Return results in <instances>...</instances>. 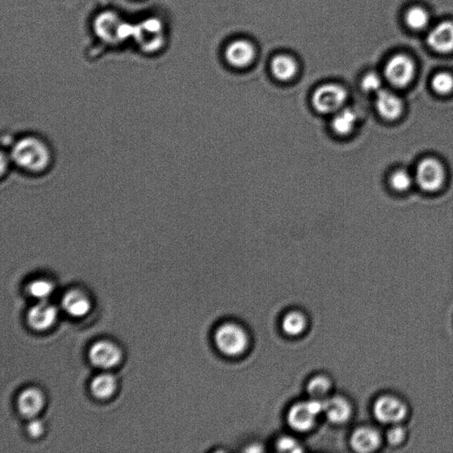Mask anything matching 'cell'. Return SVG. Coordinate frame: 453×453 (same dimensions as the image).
I'll return each instance as SVG.
<instances>
[{"mask_svg":"<svg viewBox=\"0 0 453 453\" xmlns=\"http://www.w3.org/2000/svg\"><path fill=\"white\" fill-rule=\"evenodd\" d=\"M117 386L115 377L111 374H102L91 383V392L97 398H108L115 393Z\"/></svg>","mask_w":453,"mask_h":453,"instance_id":"44dd1931","label":"cell"},{"mask_svg":"<svg viewBox=\"0 0 453 453\" xmlns=\"http://www.w3.org/2000/svg\"><path fill=\"white\" fill-rule=\"evenodd\" d=\"M124 20L115 12L104 11L97 15L93 21V30L99 39L108 44L121 43L119 30Z\"/></svg>","mask_w":453,"mask_h":453,"instance_id":"30bf717a","label":"cell"},{"mask_svg":"<svg viewBox=\"0 0 453 453\" xmlns=\"http://www.w3.org/2000/svg\"><path fill=\"white\" fill-rule=\"evenodd\" d=\"M331 116L330 128L336 136L341 137L350 136L356 128L358 115L354 109L345 106Z\"/></svg>","mask_w":453,"mask_h":453,"instance_id":"2e32d148","label":"cell"},{"mask_svg":"<svg viewBox=\"0 0 453 453\" xmlns=\"http://www.w3.org/2000/svg\"><path fill=\"white\" fill-rule=\"evenodd\" d=\"M392 187L396 191H405L413 184V178L405 170H396L389 179Z\"/></svg>","mask_w":453,"mask_h":453,"instance_id":"484cf974","label":"cell"},{"mask_svg":"<svg viewBox=\"0 0 453 453\" xmlns=\"http://www.w3.org/2000/svg\"><path fill=\"white\" fill-rule=\"evenodd\" d=\"M45 427L39 420H32L28 425V432L31 436L39 437L44 433Z\"/></svg>","mask_w":453,"mask_h":453,"instance_id":"4dcf8cb0","label":"cell"},{"mask_svg":"<svg viewBox=\"0 0 453 453\" xmlns=\"http://www.w3.org/2000/svg\"><path fill=\"white\" fill-rule=\"evenodd\" d=\"M278 449L282 452H300L302 449L294 438L289 436H283L276 443Z\"/></svg>","mask_w":453,"mask_h":453,"instance_id":"f546056e","label":"cell"},{"mask_svg":"<svg viewBox=\"0 0 453 453\" xmlns=\"http://www.w3.org/2000/svg\"><path fill=\"white\" fill-rule=\"evenodd\" d=\"M330 382L324 376L314 377L307 386L308 394L311 399L316 401H325V398L329 392Z\"/></svg>","mask_w":453,"mask_h":453,"instance_id":"603a6c76","label":"cell"},{"mask_svg":"<svg viewBox=\"0 0 453 453\" xmlns=\"http://www.w3.org/2000/svg\"><path fill=\"white\" fill-rule=\"evenodd\" d=\"M414 71L413 61L407 56L398 55L387 63L385 74L387 80L394 86L404 87L413 79Z\"/></svg>","mask_w":453,"mask_h":453,"instance_id":"9c48e42d","label":"cell"},{"mask_svg":"<svg viewBox=\"0 0 453 453\" xmlns=\"http://www.w3.org/2000/svg\"><path fill=\"white\" fill-rule=\"evenodd\" d=\"M429 15L425 9L420 6L409 9L407 15H405V21L407 24L413 30H423L429 23Z\"/></svg>","mask_w":453,"mask_h":453,"instance_id":"cb8c5ba5","label":"cell"},{"mask_svg":"<svg viewBox=\"0 0 453 453\" xmlns=\"http://www.w3.org/2000/svg\"><path fill=\"white\" fill-rule=\"evenodd\" d=\"M407 432L404 427L399 426V425H392L391 429L387 432L386 438L389 445L392 446L401 445L405 441Z\"/></svg>","mask_w":453,"mask_h":453,"instance_id":"f1b7e54d","label":"cell"},{"mask_svg":"<svg viewBox=\"0 0 453 453\" xmlns=\"http://www.w3.org/2000/svg\"><path fill=\"white\" fill-rule=\"evenodd\" d=\"M306 328V319L303 314L298 311H291L286 314L282 320V329L286 334L291 336L300 335Z\"/></svg>","mask_w":453,"mask_h":453,"instance_id":"7402d4cb","label":"cell"},{"mask_svg":"<svg viewBox=\"0 0 453 453\" xmlns=\"http://www.w3.org/2000/svg\"><path fill=\"white\" fill-rule=\"evenodd\" d=\"M407 412L405 403L395 396H380L374 405V416L383 424L401 423L407 417Z\"/></svg>","mask_w":453,"mask_h":453,"instance_id":"8992f818","label":"cell"},{"mask_svg":"<svg viewBox=\"0 0 453 453\" xmlns=\"http://www.w3.org/2000/svg\"><path fill=\"white\" fill-rule=\"evenodd\" d=\"M28 291L33 297L41 300H46V298L50 297L52 293L53 285L48 280L37 279L31 282Z\"/></svg>","mask_w":453,"mask_h":453,"instance_id":"d4e9b609","label":"cell"},{"mask_svg":"<svg viewBox=\"0 0 453 453\" xmlns=\"http://www.w3.org/2000/svg\"><path fill=\"white\" fill-rule=\"evenodd\" d=\"M360 87L365 93H378L382 90V79L378 75L369 72L361 78Z\"/></svg>","mask_w":453,"mask_h":453,"instance_id":"83f0119b","label":"cell"},{"mask_svg":"<svg viewBox=\"0 0 453 453\" xmlns=\"http://www.w3.org/2000/svg\"><path fill=\"white\" fill-rule=\"evenodd\" d=\"M322 412H323L322 401L311 398L306 402L298 403L289 412V426L300 432H306L314 427L318 415Z\"/></svg>","mask_w":453,"mask_h":453,"instance_id":"5b68a950","label":"cell"},{"mask_svg":"<svg viewBox=\"0 0 453 453\" xmlns=\"http://www.w3.org/2000/svg\"><path fill=\"white\" fill-rule=\"evenodd\" d=\"M323 412L331 423L341 424L345 423L350 417L351 408L345 398L334 396L323 401Z\"/></svg>","mask_w":453,"mask_h":453,"instance_id":"d6986e66","label":"cell"},{"mask_svg":"<svg viewBox=\"0 0 453 453\" xmlns=\"http://www.w3.org/2000/svg\"><path fill=\"white\" fill-rule=\"evenodd\" d=\"M256 48L251 41L238 39L228 44L224 50V58L231 67L245 69L251 67L256 59Z\"/></svg>","mask_w":453,"mask_h":453,"instance_id":"ba28073f","label":"cell"},{"mask_svg":"<svg viewBox=\"0 0 453 453\" xmlns=\"http://www.w3.org/2000/svg\"><path fill=\"white\" fill-rule=\"evenodd\" d=\"M89 357L96 367L108 369L117 366L122 360V351L112 342L99 341L91 346Z\"/></svg>","mask_w":453,"mask_h":453,"instance_id":"8fae6325","label":"cell"},{"mask_svg":"<svg viewBox=\"0 0 453 453\" xmlns=\"http://www.w3.org/2000/svg\"><path fill=\"white\" fill-rule=\"evenodd\" d=\"M56 307L46 300L30 308L28 314V322L31 328L37 330H46L55 323L57 318Z\"/></svg>","mask_w":453,"mask_h":453,"instance_id":"4fadbf2b","label":"cell"},{"mask_svg":"<svg viewBox=\"0 0 453 453\" xmlns=\"http://www.w3.org/2000/svg\"><path fill=\"white\" fill-rule=\"evenodd\" d=\"M349 99L348 90L338 83H325L313 91L311 104L318 113L332 115L345 108Z\"/></svg>","mask_w":453,"mask_h":453,"instance_id":"7a4b0ae2","label":"cell"},{"mask_svg":"<svg viewBox=\"0 0 453 453\" xmlns=\"http://www.w3.org/2000/svg\"><path fill=\"white\" fill-rule=\"evenodd\" d=\"M133 37L144 52H158L166 43L164 24L159 18H147L135 26Z\"/></svg>","mask_w":453,"mask_h":453,"instance_id":"3957f363","label":"cell"},{"mask_svg":"<svg viewBox=\"0 0 453 453\" xmlns=\"http://www.w3.org/2000/svg\"><path fill=\"white\" fill-rule=\"evenodd\" d=\"M376 108L383 118L393 121L401 115L403 104L401 99L394 93L380 90L376 93Z\"/></svg>","mask_w":453,"mask_h":453,"instance_id":"9a60e30c","label":"cell"},{"mask_svg":"<svg viewBox=\"0 0 453 453\" xmlns=\"http://www.w3.org/2000/svg\"><path fill=\"white\" fill-rule=\"evenodd\" d=\"M8 148L15 171L30 179L45 177L56 165V151L49 138L40 132L27 131L8 137Z\"/></svg>","mask_w":453,"mask_h":453,"instance_id":"6da1fadb","label":"cell"},{"mask_svg":"<svg viewBox=\"0 0 453 453\" xmlns=\"http://www.w3.org/2000/svg\"><path fill=\"white\" fill-rule=\"evenodd\" d=\"M269 68L273 78L281 83H289L294 80L300 71L297 61L287 53L273 56Z\"/></svg>","mask_w":453,"mask_h":453,"instance_id":"7c38bea8","label":"cell"},{"mask_svg":"<svg viewBox=\"0 0 453 453\" xmlns=\"http://www.w3.org/2000/svg\"><path fill=\"white\" fill-rule=\"evenodd\" d=\"M215 340L219 350L228 356H238L247 348V333L237 324H223L216 330Z\"/></svg>","mask_w":453,"mask_h":453,"instance_id":"277c9868","label":"cell"},{"mask_svg":"<svg viewBox=\"0 0 453 453\" xmlns=\"http://www.w3.org/2000/svg\"><path fill=\"white\" fill-rule=\"evenodd\" d=\"M415 179L423 191L432 193L443 186L445 180V168L437 160L425 159L417 166Z\"/></svg>","mask_w":453,"mask_h":453,"instance_id":"52a82bcc","label":"cell"},{"mask_svg":"<svg viewBox=\"0 0 453 453\" xmlns=\"http://www.w3.org/2000/svg\"><path fill=\"white\" fill-rule=\"evenodd\" d=\"M432 88L436 93L445 95L453 90V77L446 72L436 74L432 80Z\"/></svg>","mask_w":453,"mask_h":453,"instance_id":"4316f807","label":"cell"},{"mask_svg":"<svg viewBox=\"0 0 453 453\" xmlns=\"http://www.w3.org/2000/svg\"><path fill=\"white\" fill-rule=\"evenodd\" d=\"M45 404V398L39 389H25L18 398V409L24 417H36Z\"/></svg>","mask_w":453,"mask_h":453,"instance_id":"e0dca14e","label":"cell"},{"mask_svg":"<svg viewBox=\"0 0 453 453\" xmlns=\"http://www.w3.org/2000/svg\"><path fill=\"white\" fill-rule=\"evenodd\" d=\"M351 445L354 451L358 452H372L380 445V434L371 427H360L352 435Z\"/></svg>","mask_w":453,"mask_h":453,"instance_id":"ac0fdd59","label":"cell"},{"mask_svg":"<svg viewBox=\"0 0 453 453\" xmlns=\"http://www.w3.org/2000/svg\"><path fill=\"white\" fill-rule=\"evenodd\" d=\"M62 305L67 313L75 317L86 316L91 307L89 298L77 289L68 291L63 298Z\"/></svg>","mask_w":453,"mask_h":453,"instance_id":"ffe728a7","label":"cell"},{"mask_svg":"<svg viewBox=\"0 0 453 453\" xmlns=\"http://www.w3.org/2000/svg\"><path fill=\"white\" fill-rule=\"evenodd\" d=\"M427 44L433 50L441 53L453 51V23L443 21L430 31Z\"/></svg>","mask_w":453,"mask_h":453,"instance_id":"5bb4252c","label":"cell"}]
</instances>
